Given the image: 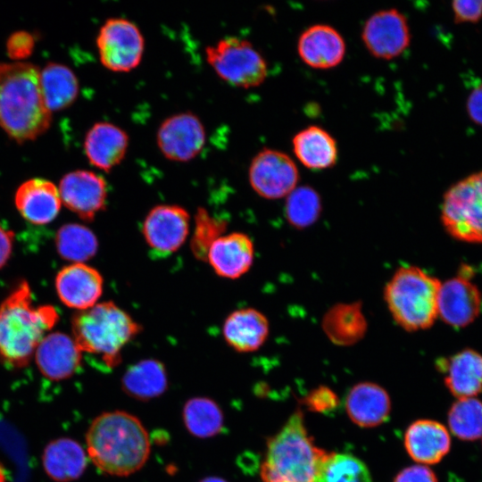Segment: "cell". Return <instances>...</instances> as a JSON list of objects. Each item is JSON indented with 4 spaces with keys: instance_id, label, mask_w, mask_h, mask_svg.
<instances>
[{
    "instance_id": "obj_1",
    "label": "cell",
    "mask_w": 482,
    "mask_h": 482,
    "mask_svg": "<svg viewBox=\"0 0 482 482\" xmlns=\"http://www.w3.org/2000/svg\"><path fill=\"white\" fill-rule=\"evenodd\" d=\"M40 86V68L29 62H0V128L23 144L45 134L52 123Z\"/></svg>"
},
{
    "instance_id": "obj_2",
    "label": "cell",
    "mask_w": 482,
    "mask_h": 482,
    "mask_svg": "<svg viewBox=\"0 0 482 482\" xmlns=\"http://www.w3.org/2000/svg\"><path fill=\"white\" fill-rule=\"evenodd\" d=\"M87 451L103 472L126 477L147 461L151 444L140 420L124 411H106L91 422L86 434Z\"/></svg>"
},
{
    "instance_id": "obj_3",
    "label": "cell",
    "mask_w": 482,
    "mask_h": 482,
    "mask_svg": "<svg viewBox=\"0 0 482 482\" xmlns=\"http://www.w3.org/2000/svg\"><path fill=\"white\" fill-rule=\"evenodd\" d=\"M57 320L53 306H34L28 282L21 281L0 304V361L14 369L28 365Z\"/></svg>"
},
{
    "instance_id": "obj_4",
    "label": "cell",
    "mask_w": 482,
    "mask_h": 482,
    "mask_svg": "<svg viewBox=\"0 0 482 482\" xmlns=\"http://www.w3.org/2000/svg\"><path fill=\"white\" fill-rule=\"evenodd\" d=\"M327 452L308 434L301 410L267 442L262 482H314Z\"/></svg>"
},
{
    "instance_id": "obj_5",
    "label": "cell",
    "mask_w": 482,
    "mask_h": 482,
    "mask_svg": "<svg viewBox=\"0 0 482 482\" xmlns=\"http://www.w3.org/2000/svg\"><path fill=\"white\" fill-rule=\"evenodd\" d=\"M72 338L81 352L96 355L107 367L121 360V350L142 327L112 301L77 312L71 320Z\"/></svg>"
},
{
    "instance_id": "obj_6",
    "label": "cell",
    "mask_w": 482,
    "mask_h": 482,
    "mask_svg": "<svg viewBox=\"0 0 482 482\" xmlns=\"http://www.w3.org/2000/svg\"><path fill=\"white\" fill-rule=\"evenodd\" d=\"M441 282L416 266L398 268L387 281L384 299L395 323L406 331L430 328L438 316Z\"/></svg>"
},
{
    "instance_id": "obj_7",
    "label": "cell",
    "mask_w": 482,
    "mask_h": 482,
    "mask_svg": "<svg viewBox=\"0 0 482 482\" xmlns=\"http://www.w3.org/2000/svg\"><path fill=\"white\" fill-rule=\"evenodd\" d=\"M205 58L217 75L229 84L249 88L261 85L268 75L262 54L247 39L227 36L204 49Z\"/></svg>"
},
{
    "instance_id": "obj_8",
    "label": "cell",
    "mask_w": 482,
    "mask_h": 482,
    "mask_svg": "<svg viewBox=\"0 0 482 482\" xmlns=\"http://www.w3.org/2000/svg\"><path fill=\"white\" fill-rule=\"evenodd\" d=\"M442 222L454 238L482 243V171L459 180L445 193Z\"/></svg>"
},
{
    "instance_id": "obj_9",
    "label": "cell",
    "mask_w": 482,
    "mask_h": 482,
    "mask_svg": "<svg viewBox=\"0 0 482 482\" xmlns=\"http://www.w3.org/2000/svg\"><path fill=\"white\" fill-rule=\"evenodd\" d=\"M101 63L112 71H129L141 62L145 37L139 27L124 17L104 21L96 38Z\"/></svg>"
},
{
    "instance_id": "obj_10",
    "label": "cell",
    "mask_w": 482,
    "mask_h": 482,
    "mask_svg": "<svg viewBox=\"0 0 482 482\" xmlns=\"http://www.w3.org/2000/svg\"><path fill=\"white\" fill-rule=\"evenodd\" d=\"M248 179L257 195L275 200L287 197L296 187L299 173L295 162L287 154L263 148L252 159Z\"/></svg>"
},
{
    "instance_id": "obj_11",
    "label": "cell",
    "mask_w": 482,
    "mask_h": 482,
    "mask_svg": "<svg viewBox=\"0 0 482 482\" xmlns=\"http://www.w3.org/2000/svg\"><path fill=\"white\" fill-rule=\"evenodd\" d=\"M206 142L201 119L185 111L165 118L158 127L156 143L162 155L174 162H187L199 154Z\"/></svg>"
},
{
    "instance_id": "obj_12",
    "label": "cell",
    "mask_w": 482,
    "mask_h": 482,
    "mask_svg": "<svg viewBox=\"0 0 482 482\" xmlns=\"http://www.w3.org/2000/svg\"><path fill=\"white\" fill-rule=\"evenodd\" d=\"M362 39L372 56L394 59L401 55L411 43L407 19L395 8L378 11L366 21Z\"/></svg>"
},
{
    "instance_id": "obj_13",
    "label": "cell",
    "mask_w": 482,
    "mask_h": 482,
    "mask_svg": "<svg viewBox=\"0 0 482 482\" xmlns=\"http://www.w3.org/2000/svg\"><path fill=\"white\" fill-rule=\"evenodd\" d=\"M58 190L62 204L83 220H93L106 207L107 183L93 170L79 169L64 174Z\"/></svg>"
},
{
    "instance_id": "obj_14",
    "label": "cell",
    "mask_w": 482,
    "mask_h": 482,
    "mask_svg": "<svg viewBox=\"0 0 482 482\" xmlns=\"http://www.w3.org/2000/svg\"><path fill=\"white\" fill-rule=\"evenodd\" d=\"M190 227L188 212L176 204H158L145 216L142 227L148 246L161 254H170L185 243Z\"/></svg>"
},
{
    "instance_id": "obj_15",
    "label": "cell",
    "mask_w": 482,
    "mask_h": 482,
    "mask_svg": "<svg viewBox=\"0 0 482 482\" xmlns=\"http://www.w3.org/2000/svg\"><path fill=\"white\" fill-rule=\"evenodd\" d=\"M104 287L101 273L85 263L63 267L55 278L57 295L69 308L84 311L97 303Z\"/></svg>"
},
{
    "instance_id": "obj_16",
    "label": "cell",
    "mask_w": 482,
    "mask_h": 482,
    "mask_svg": "<svg viewBox=\"0 0 482 482\" xmlns=\"http://www.w3.org/2000/svg\"><path fill=\"white\" fill-rule=\"evenodd\" d=\"M481 303L478 287L466 277L458 276L441 283L438 316L452 327H465L478 317Z\"/></svg>"
},
{
    "instance_id": "obj_17",
    "label": "cell",
    "mask_w": 482,
    "mask_h": 482,
    "mask_svg": "<svg viewBox=\"0 0 482 482\" xmlns=\"http://www.w3.org/2000/svg\"><path fill=\"white\" fill-rule=\"evenodd\" d=\"M39 371L51 380H63L79 370L82 352L74 339L66 334L54 332L45 336L35 351Z\"/></svg>"
},
{
    "instance_id": "obj_18",
    "label": "cell",
    "mask_w": 482,
    "mask_h": 482,
    "mask_svg": "<svg viewBox=\"0 0 482 482\" xmlns=\"http://www.w3.org/2000/svg\"><path fill=\"white\" fill-rule=\"evenodd\" d=\"M129 144L128 133L115 123L100 120L87 131L83 147L93 166L109 171L125 158Z\"/></svg>"
},
{
    "instance_id": "obj_19",
    "label": "cell",
    "mask_w": 482,
    "mask_h": 482,
    "mask_svg": "<svg viewBox=\"0 0 482 482\" xmlns=\"http://www.w3.org/2000/svg\"><path fill=\"white\" fill-rule=\"evenodd\" d=\"M342 35L327 24H315L302 32L297 42L301 60L308 66L327 70L337 66L345 54Z\"/></svg>"
},
{
    "instance_id": "obj_20",
    "label": "cell",
    "mask_w": 482,
    "mask_h": 482,
    "mask_svg": "<svg viewBox=\"0 0 482 482\" xmlns=\"http://www.w3.org/2000/svg\"><path fill=\"white\" fill-rule=\"evenodd\" d=\"M254 259L252 239L245 233L222 235L210 246L206 261L224 278L236 279L245 274Z\"/></svg>"
},
{
    "instance_id": "obj_21",
    "label": "cell",
    "mask_w": 482,
    "mask_h": 482,
    "mask_svg": "<svg viewBox=\"0 0 482 482\" xmlns=\"http://www.w3.org/2000/svg\"><path fill=\"white\" fill-rule=\"evenodd\" d=\"M14 204L26 220L37 225L53 221L62 206L58 187L42 178L21 183L15 192Z\"/></svg>"
},
{
    "instance_id": "obj_22",
    "label": "cell",
    "mask_w": 482,
    "mask_h": 482,
    "mask_svg": "<svg viewBox=\"0 0 482 482\" xmlns=\"http://www.w3.org/2000/svg\"><path fill=\"white\" fill-rule=\"evenodd\" d=\"M345 404L351 420L362 428H373L384 423L391 411L387 392L372 382L354 385L347 393Z\"/></svg>"
},
{
    "instance_id": "obj_23",
    "label": "cell",
    "mask_w": 482,
    "mask_h": 482,
    "mask_svg": "<svg viewBox=\"0 0 482 482\" xmlns=\"http://www.w3.org/2000/svg\"><path fill=\"white\" fill-rule=\"evenodd\" d=\"M270 332L266 316L254 308L238 309L228 315L222 326L227 344L240 353L258 350L267 340Z\"/></svg>"
},
{
    "instance_id": "obj_24",
    "label": "cell",
    "mask_w": 482,
    "mask_h": 482,
    "mask_svg": "<svg viewBox=\"0 0 482 482\" xmlns=\"http://www.w3.org/2000/svg\"><path fill=\"white\" fill-rule=\"evenodd\" d=\"M408 454L417 462L434 464L449 452L451 438L441 423L431 420H419L411 423L404 436Z\"/></svg>"
},
{
    "instance_id": "obj_25",
    "label": "cell",
    "mask_w": 482,
    "mask_h": 482,
    "mask_svg": "<svg viewBox=\"0 0 482 482\" xmlns=\"http://www.w3.org/2000/svg\"><path fill=\"white\" fill-rule=\"evenodd\" d=\"M438 366L445 373V384L457 398L474 397L482 392V354L472 349L462 350Z\"/></svg>"
},
{
    "instance_id": "obj_26",
    "label": "cell",
    "mask_w": 482,
    "mask_h": 482,
    "mask_svg": "<svg viewBox=\"0 0 482 482\" xmlns=\"http://www.w3.org/2000/svg\"><path fill=\"white\" fill-rule=\"evenodd\" d=\"M42 464L53 480L71 482L81 477L87 460L83 447L77 441L70 437H60L45 447Z\"/></svg>"
},
{
    "instance_id": "obj_27",
    "label": "cell",
    "mask_w": 482,
    "mask_h": 482,
    "mask_svg": "<svg viewBox=\"0 0 482 482\" xmlns=\"http://www.w3.org/2000/svg\"><path fill=\"white\" fill-rule=\"evenodd\" d=\"M328 339L337 345L348 346L359 342L368 328L360 302L340 303L330 307L321 321Z\"/></svg>"
},
{
    "instance_id": "obj_28",
    "label": "cell",
    "mask_w": 482,
    "mask_h": 482,
    "mask_svg": "<svg viewBox=\"0 0 482 482\" xmlns=\"http://www.w3.org/2000/svg\"><path fill=\"white\" fill-rule=\"evenodd\" d=\"M293 149L300 162L311 170L334 166L338 150L335 138L324 129L312 125L295 135Z\"/></svg>"
},
{
    "instance_id": "obj_29",
    "label": "cell",
    "mask_w": 482,
    "mask_h": 482,
    "mask_svg": "<svg viewBox=\"0 0 482 482\" xmlns=\"http://www.w3.org/2000/svg\"><path fill=\"white\" fill-rule=\"evenodd\" d=\"M168 387V376L162 362L141 360L128 368L121 378V388L130 397L148 401L162 395Z\"/></svg>"
},
{
    "instance_id": "obj_30",
    "label": "cell",
    "mask_w": 482,
    "mask_h": 482,
    "mask_svg": "<svg viewBox=\"0 0 482 482\" xmlns=\"http://www.w3.org/2000/svg\"><path fill=\"white\" fill-rule=\"evenodd\" d=\"M40 86L47 108L53 112L71 106L77 99L79 83L67 65L49 62L40 70Z\"/></svg>"
},
{
    "instance_id": "obj_31",
    "label": "cell",
    "mask_w": 482,
    "mask_h": 482,
    "mask_svg": "<svg viewBox=\"0 0 482 482\" xmlns=\"http://www.w3.org/2000/svg\"><path fill=\"white\" fill-rule=\"evenodd\" d=\"M182 418L187 431L200 438L218 435L224 423L223 413L218 403L208 397H194L184 405Z\"/></svg>"
},
{
    "instance_id": "obj_32",
    "label": "cell",
    "mask_w": 482,
    "mask_h": 482,
    "mask_svg": "<svg viewBox=\"0 0 482 482\" xmlns=\"http://www.w3.org/2000/svg\"><path fill=\"white\" fill-rule=\"evenodd\" d=\"M55 245L59 255L74 263L90 260L98 249V241L93 231L77 223L62 226L56 233Z\"/></svg>"
},
{
    "instance_id": "obj_33",
    "label": "cell",
    "mask_w": 482,
    "mask_h": 482,
    "mask_svg": "<svg viewBox=\"0 0 482 482\" xmlns=\"http://www.w3.org/2000/svg\"><path fill=\"white\" fill-rule=\"evenodd\" d=\"M314 482H372L365 463L349 453H328Z\"/></svg>"
},
{
    "instance_id": "obj_34",
    "label": "cell",
    "mask_w": 482,
    "mask_h": 482,
    "mask_svg": "<svg viewBox=\"0 0 482 482\" xmlns=\"http://www.w3.org/2000/svg\"><path fill=\"white\" fill-rule=\"evenodd\" d=\"M321 213V199L310 186L296 187L287 196L285 215L288 223L295 229L312 225Z\"/></svg>"
},
{
    "instance_id": "obj_35",
    "label": "cell",
    "mask_w": 482,
    "mask_h": 482,
    "mask_svg": "<svg viewBox=\"0 0 482 482\" xmlns=\"http://www.w3.org/2000/svg\"><path fill=\"white\" fill-rule=\"evenodd\" d=\"M450 430L457 437L471 441L482 436V402L474 398L456 401L448 412Z\"/></svg>"
},
{
    "instance_id": "obj_36",
    "label": "cell",
    "mask_w": 482,
    "mask_h": 482,
    "mask_svg": "<svg viewBox=\"0 0 482 482\" xmlns=\"http://www.w3.org/2000/svg\"><path fill=\"white\" fill-rule=\"evenodd\" d=\"M226 223L209 214L203 207H199L195 215V229L191 239V250L195 257L206 260L212 244L222 236Z\"/></svg>"
},
{
    "instance_id": "obj_37",
    "label": "cell",
    "mask_w": 482,
    "mask_h": 482,
    "mask_svg": "<svg viewBox=\"0 0 482 482\" xmlns=\"http://www.w3.org/2000/svg\"><path fill=\"white\" fill-rule=\"evenodd\" d=\"M34 36L26 30L12 32L6 40V54L13 62H24L35 48Z\"/></svg>"
},
{
    "instance_id": "obj_38",
    "label": "cell",
    "mask_w": 482,
    "mask_h": 482,
    "mask_svg": "<svg viewBox=\"0 0 482 482\" xmlns=\"http://www.w3.org/2000/svg\"><path fill=\"white\" fill-rule=\"evenodd\" d=\"M303 403L312 411L328 413L337 407L338 398L329 387L320 386L308 393Z\"/></svg>"
},
{
    "instance_id": "obj_39",
    "label": "cell",
    "mask_w": 482,
    "mask_h": 482,
    "mask_svg": "<svg viewBox=\"0 0 482 482\" xmlns=\"http://www.w3.org/2000/svg\"><path fill=\"white\" fill-rule=\"evenodd\" d=\"M452 9L456 22H477L482 18V0H456Z\"/></svg>"
},
{
    "instance_id": "obj_40",
    "label": "cell",
    "mask_w": 482,
    "mask_h": 482,
    "mask_svg": "<svg viewBox=\"0 0 482 482\" xmlns=\"http://www.w3.org/2000/svg\"><path fill=\"white\" fill-rule=\"evenodd\" d=\"M394 482H437V478L428 467L413 465L401 470Z\"/></svg>"
},
{
    "instance_id": "obj_41",
    "label": "cell",
    "mask_w": 482,
    "mask_h": 482,
    "mask_svg": "<svg viewBox=\"0 0 482 482\" xmlns=\"http://www.w3.org/2000/svg\"><path fill=\"white\" fill-rule=\"evenodd\" d=\"M467 112L472 121L482 126V84L470 92L467 100Z\"/></svg>"
},
{
    "instance_id": "obj_42",
    "label": "cell",
    "mask_w": 482,
    "mask_h": 482,
    "mask_svg": "<svg viewBox=\"0 0 482 482\" xmlns=\"http://www.w3.org/2000/svg\"><path fill=\"white\" fill-rule=\"evenodd\" d=\"M13 238V232L0 224V269L6 264L12 254Z\"/></svg>"
},
{
    "instance_id": "obj_43",
    "label": "cell",
    "mask_w": 482,
    "mask_h": 482,
    "mask_svg": "<svg viewBox=\"0 0 482 482\" xmlns=\"http://www.w3.org/2000/svg\"><path fill=\"white\" fill-rule=\"evenodd\" d=\"M199 482H228V481L225 480L224 478H218V477H208V478H203Z\"/></svg>"
},
{
    "instance_id": "obj_44",
    "label": "cell",
    "mask_w": 482,
    "mask_h": 482,
    "mask_svg": "<svg viewBox=\"0 0 482 482\" xmlns=\"http://www.w3.org/2000/svg\"><path fill=\"white\" fill-rule=\"evenodd\" d=\"M0 482H6V474L4 466L0 462Z\"/></svg>"
}]
</instances>
